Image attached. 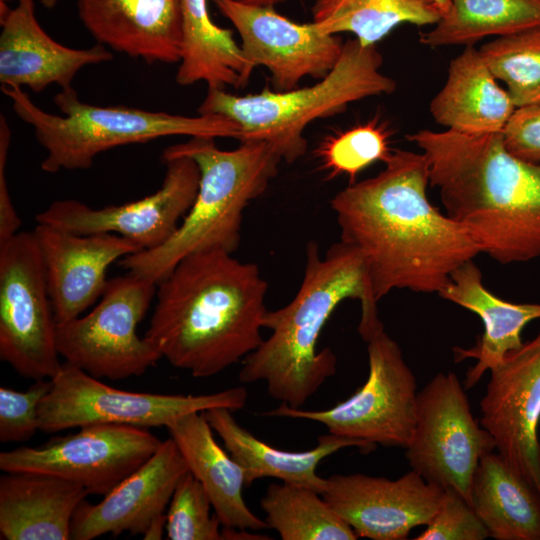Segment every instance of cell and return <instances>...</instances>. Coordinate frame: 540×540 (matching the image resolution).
Instances as JSON below:
<instances>
[{
    "instance_id": "cell-1",
    "label": "cell",
    "mask_w": 540,
    "mask_h": 540,
    "mask_svg": "<svg viewBox=\"0 0 540 540\" xmlns=\"http://www.w3.org/2000/svg\"><path fill=\"white\" fill-rule=\"evenodd\" d=\"M428 185L425 155L394 149L376 176L331 200L341 240L363 254L377 302L395 289L439 294L481 253L462 225L431 204Z\"/></svg>"
},
{
    "instance_id": "cell-2",
    "label": "cell",
    "mask_w": 540,
    "mask_h": 540,
    "mask_svg": "<svg viewBox=\"0 0 540 540\" xmlns=\"http://www.w3.org/2000/svg\"><path fill=\"white\" fill-rule=\"evenodd\" d=\"M267 289L255 263L224 250L193 253L157 284L144 337L174 367L214 376L263 342Z\"/></svg>"
},
{
    "instance_id": "cell-3",
    "label": "cell",
    "mask_w": 540,
    "mask_h": 540,
    "mask_svg": "<svg viewBox=\"0 0 540 540\" xmlns=\"http://www.w3.org/2000/svg\"><path fill=\"white\" fill-rule=\"evenodd\" d=\"M429 164L446 214L500 264L540 257V163L512 155L502 132L418 130L406 136Z\"/></svg>"
},
{
    "instance_id": "cell-4",
    "label": "cell",
    "mask_w": 540,
    "mask_h": 540,
    "mask_svg": "<svg viewBox=\"0 0 540 540\" xmlns=\"http://www.w3.org/2000/svg\"><path fill=\"white\" fill-rule=\"evenodd\" d=\"M305 262L296 295L284 307L266 311L263 328L271 335L245 357L238 376L245 384L264 381L272 398L293 408H301L336 372L335 354L329 348L318 350V340L340 303L359 300L358 332L364 341L384 328L358 248L340 240L322 256L318 243L310 241Z\"/></svg>"
},
{
    "instance_id": "cell-5",
    "label": "cell",
    "mask_w": 540,
    "mask_h": 540,
    "mask_svg": "<svg viewBox=\"0 0 540 540\" xmlns=\"http://www.w3.org/2000/svg\"><path fill=\"white\" fill-rule=\"evenodd\" d=\"M163 153L191 157L199 167L200 182L191 208L165 243L120 259L127 272L156 284L193 253L235 252L245 208L266 191L282 161L267 142L247 140L233 150H222L213 137H190Z\"/></svg>"
},
{
    "instance_id": "cell-6",
    "label": "cell",
    "mask_w": 540,
    "mask_h": 540,
    "mask_svg": "<svg viewBox=\"0 0 540 540\" xmlns=\"http://www.w3.org/2000/svg\"><path fill=\"white\" fill-rule=\"evenodd\" d=\"M12 109L33 130L47 155L41 169L47 173L82 170L102 152L129 144L147 143L167 136L234 138L242 140L240 126L215 114L184 116L126 106H98L82 102L73 87L61 89L54 103L62 115L38 107L20 87L1 86Z\"/></svg>"
},
{
    "instance_id": "cell-7",
    "label": "cell",
    "mask_w": 540,
    "mask_h": 540,
    "mask_svg": "<svg viewBox=\"0 0 540 540\" xmlns=\"http://www.w3.org/2000/svg\"><path fill=\"white\" fill-rule=\"evenodd\" d=\"M382 63L376 45L349 39L333 69L312 86L244 96L208 89L197 113L233 120L243 133L240 142H267L282 160L293 163L306 152L303 134L312 121L340 113L350 103L395 91L396 82L380 70Z\"/></svg>"
},
{
    "instance_id": "cell-8",
    "label": "cell",
    "mask_w": 540,
    "mask_h": 540,
    "mask_svg": "<svg viewBox=\"0 0 540 540\" xmlns=\"http://www.w3.org/2000/svg\"><path fill=\"white\" fill-rule=\"evenodd\" d=\"M51 381L39 407V430L45 433L98 423L166 427L192 412L217 407L240 410L248 397L243 386L200 395L126 391L106 385L67 362Z\"/></svg>"
},
{
    "instance_id": "cell-9",
    "label": "cell",
    "mask_w": 540,
    "mask_h": 540,
    "mask_svg": "<svg viewBox=\"0 0 540 540\" xmlns=\"http://www.w3.org/2000/svg\"><path fill=\"white\" fill-rule=\"evenodd\" d=\"M157 284L127 272L109 279L86 315L57 324V348L65 362L96 378L141 376L162 358L136 331L156 295Z\"/></svg>"
},
{
    "instance_id": "cell-10",
    "label": "cell",
    "mask_w": 540,
    "mask_h": 540,
    "mask_svg": "<svg viewBox=\"0 0 540 540\" xmlns=\"http://www.w3.org/2000/svg\"><path fill=\"white\" fill-rule=\"evenodd\" d=\"M365 342L368 377L352 396L328 409L305 410L282 403L264 414L318 422L331 434L375 448L377 444L406 448L415 425L416 378L384 328Z\"/></svg>"
},
{
    "instance_id": "cell-11",
    "label": "cell",
    "mask_w": 540,
    "mask_h": 540,
    "mask_svg": "<svg viewBox=\"0 0 540 540\" xmlns=\"http://www.w3.org/2000/svg\"><path fill=\"white\" fill-rule=\"evenodd\" d=\"M44 267L33 232L0 244V358L20 376L52 379L62 363Z\"/></svg>"
},
{
    "instance_id": "cell-12",
    "label": "cell",
    "mask_w": 540,
    "mask_h": 540,
    "mask_svg": "<svg viewBox=\"0 0 540 540\" xmlns=\"http://www.w3.org/2000/svg\"><path fill=\"white\" fill-rule=\"evenodd\" d=\"M405 456L412 470L468 501L482 457L495 450L490 433L474 418L464 385L452 372L436 374L418 392L415 425Z\"/></svg>"
},
{
    "instance_id": "cell-13",
    "label": "cell",
    "mask_w": 540,
    "mask_h": 540,
    "mask_svg": "<svg viewBox=\"0 0 540 540\" xmlns=\"http://www.w3.org/2000/svg\"><path fill=\"white\" fill-rule=\"evenodd\" d=\"M163 441L148 428L91 424L76 433L55 436L38 447L22 446L0 453V469L46 474L105 496L146 463Z\"/></svg>"
},
{
    "instance_id": "cell-14",
    "label": "cell",
    "mask_w": 540,
    "mask_h": 540,
    "mask_svg": "<svg viewBox=\"0 0 540 540\" xmlns=\"http://www.w3.org/2000/svg\"><path fill=\"white\" fill-rule=\"evenodd\" d=\"M162 160L166 164L165 176L153 194L100 209L74 199L57 200L39 212L35 220L79 235L117 234L142 250L157 248L179 227L200 182L199 167L191 157L162 153Z\"/></svg>"
},
{
    "instance_id": "cell-15",
    "label": "cell",
    "mask_w": 540,
    "mask_h": 540,
    "mask_svg": "<svg viewBox=\"0 0 540 540\" xmlns=\"http://www.w3.org/2000/svg\"><path fill=\"white\" fill-rule=\"evenodd\" d=\"M489 372L480 424L506 464L540 492V329Z\"/></svg>"
},
{
    "instance_id": "cell-16",
    "label": "cell",
    "mask_w": 540,
    "mask_h": 540,
    "mask_svg": "<svg viewBox=\"0 0 540 540\" xmlns=\"http://www.w3.org/2000/svg\"><path fill=\"white\" fill-rule=\"evenodd\" d=\"M236 28L241 48L254 68L265 67L275 91L297 88L305 77L322 79L338 62L344 43L311 23L300 24L238 0H211Z\"/></svg>"
},
{
    "instance_id": "cell-17",
    "label": "cell",
    "mask_w": 540,
    "mask_h": 540,
    "mask_svg": "<svg viewBox=\"0 0 540 540\" xmlns=\"http://www.w3.org/2000/svg\"><path fill=\"white\" fill-rule=\"evenodd\" d=\"M323 498L354 530L372 540H404L438 510L444 488L414 470L391 480L362 473L326 478Z\"/></svg>"
},
{
    "instance_id": "cell-18",
    "label": "cell",
    "mask_w": 540,
    "mask_h": 540,
    "mask_svg": "<svg viewBox=\"0 0 540 540\" xmlns=\"http://www.w3.org/2000/svg\"><path fill=\"white\" fill-rule=\"evenodd\" d=\"M40 251L57 324L81 316L104 293L108 267L142 250L113 233L75 234L38 224L32 231Z\"/></svg>"
},
{
    "instance_id": "cell-19",
    "label": "cell",
    "mask_w": 540,
    "mask_h": 540,
    "mask_svg": "<svg viewBox=\"0 0 540 540\" xmlns=\"http://www.w3.org/2000/svg\"><path fill=\"white\" fill-rule=\"evenodd\" d=\"M189 471L170 437L140 468L117 484L96 504L83 501L71 525V539L91 540L110 533L142 534L166 514L173 492Z\"/></svg>"
},
{
    "instance_id": "cell-20",
    "label": "cell",
    "mask_w": 540,
    "mask_h": 540,
    "mask_svg": "<svg viewBox=\"0 0 540 540\" xmlns=\"http://www.w3.org/2000/svg\"><path fill=\"white\" fill-rule=\"evenodd\" d=\"M0 24L1 86L27 87L35 93L52 84L65 89L83 67L113 59L99 43L75 49L55 41L39 24L34 0H17L0 15Z\"/></svg>"
},
{
    "instance_id": "cell-21",
    "label": "cell",
    "mask_w": 540,
    "mask_h": 540,
    "mask_svg": "<svg viewBox=\"0 0 540 540\" xmlns=\"http://www.w3.org/2000/svg\"><path fill=\"white\" fill-rule=\"evenodd\" d=\"M78 16L97 43L146 63H178L182 0H77Z\"/></svg>"
},
{
    "instance_id": "cell-22",
    "label": "cell",
    "mask_w": 540,
    "mask_h": 540,
    "mask_svg": "<svg viewBox=\"0 0 540 540\" xmlns=\"http://www.w3.org/2000/svg\"><path fill=\"white\" fill-rule=\"evenodd\" d=\"M482 273L467 261L451 275L449 283L438 294L479 316L484 332L471 348H453L456 362L471 358L476 363L467 373L465 389L474 387L503 357L522 344V331L533 320L540 319V303H513L490 292L483 284Z\"/></svg>"
},
{
    "instance_id": "cell-23",
    "label": "cell",
    "mask_w": 540,
    "mask_h": 540,
    "mask_svg": "<svg viewBox=\"0 0 540 540\" xmlns=\"http://www.w3.org/2000/svg\"><path fill=\"white\" fill-rule=\"evenodd\" d=\"M89 495L64 478L6 472L0 478V535L5 540H69L78 506Z\"/></svg>"
},
{
    "instance_id": "cell-24",
    "label": "cell",
    "mask_w": 540,
    "mask_h": 540,
    "mask_svg": "<svg viewBox=\"0 0 540 540\" xmlns=\"http://www.w3.org/2000/svg\"><path fill=\"white\" fill-rule=\"evenodd\" d=\"M203 413L213 431L223 440L226 450L243 468L246 487L260 478L272 477L322 495L326 478L317 474V467L323 459L347 447H357L365 452L375 449L368 443L328 433L320 436L318 444L310 450H281L243 428L227 408H212Z\"/></svg>"
},
{
    "instance_id": "cell-25",
    "label": "cell",
    "mask_w": 540,
    "mask_h": 540,
    "mask_svg": "<svg viewBox=\"0 0 540 540\" xmlns=\"http://www.w3.org/2000/svg\"><path fill=\"white\" fill-rule=\"evenodd\" d=\"M186 461L189 472L209 496L222 527L242 530L267 529L247 506L243 468L214 439L213 429L203 412L180 416L166 426Z\"/></svg>"
},
{
    "instance_id": "cell-26",
    "label": "cell",
    "mask_w": 540,
    "mask_h": 540,
    "mask_svg": "<svg viewBox=\"0 0 540 540\" xmlns=\"http://www.w3.org/2000/svg\"><path fill=\"white\" fill-rule=\"evenodd\" d=\"M515 109L474 45L450 61L446 81L429 104L437 123L465 134L502 132Z\"/></svg>"
},
{
    "instance_id": "cell-27",
    "label": "cell",
    "mask_w": 540,
    "mask_h": 540,
    "mask_svg": "<svg viewBox=\"0 0 540 540\" xmlns=\"http://www.w3.org/2000/svg\"><path fill=\"white\" fill-rule=\"evenodd\" d=\"M468 502L496 540H540V492L497 452L482 457Z\"/></svg>"
},
{
    "instance_id": "cell-28",
    "label": "cell",
    "mask_w": 540,
    "mask_h": 540,
    "mask_svg": "<svg viewBox=\"0 0 540 540\" xmlns=\"http://www.w3.org/2000/svg\"><path fill=\"white\" fill-rule=\"evenodd\" d=\"M176 73L181 86L205 82L208 89L243 88L254 67L230 29L210 18L207 0H182V42Z\"/></svg>"
},
{
    "instance_id": "cell-29",
    "label": "cell",
    "mask_w": 540,
    "mask_h": 540,
    "mask_svg": "<svg viewBox=\"0 0 540 540\" xmlns=\"http://www.w3.org/2000/svg\"><path fill=\"white\" fill-rule=\"evenodd\" d=\"M442 17L434 0H315L312 22L323 33L348 32L376 45L403 23L435 25Z\"/></svg>"
},
{
    "instance_id": "cell-30",
    "label": "cell",
    "mask_w": 540,
    "mask_h": 540,
    "mask_svg": "<svg viewBox=\"0 0 540 540\" xmlns=\"http://www.w3.org/2000/svg\"><path fill=\"white\" fill-rule=\"evenodd\" d=\"M540 27V0H451L434 28L420 33L431 48L471 46L489 36L502 37Z\"/></svg>"
},
{
    "instance_id": "cell-31",
    "label": "cell",
    "mask_w": 540,
    "mask_h": 540,
    "mask_svg": "<svg viewBox=\"0 0 540 540\" xmlns=\"http://www.w3.org/2000/svg\"><path fill=\"white\" fill-rule=\"evenodd\" d=\"M260 506L282 540H355L354 530L315 490L282 482L268 486Z\"/></svg>"
},
{
    "instance_id": "cell-32",
    "label": "cell",
    "mask_w": 540,
    "mask_h": 540,
    "mask_svg": "<svg viewBox=\"0 0 540 540\" xmlns=\"http://www.w3.org/2000/svg\"><path fill=\"white\" fill-rule=\"evenodd\" d=\"M479 52L516 108L540 102V27L497 37Z\"/></svg>"
},
{
    "instance_id": "cell-33",
    "label": "cell",
    "mask_w": 540,
    "mask_h": 540,
    "mask_svg": "<svg viewBox=\"0 0 540 540\" xmlns=\"http://www.w3.org/2000/svg\"><path fill=\"white\" fill-rule=\"evenodd\" d=\"M393 150L390 132L372 120L327 137L317 154L330 177L345 175L352 184L357 175L371 164L385 163Z\"/></svg>"
},
{
    "instance_id": "cell-34",
    "label": "cell",
    "mask_w": 540,
    "mask_h": 540,
    "mask_svg": "<svg viewBox=\"0 0 540 540\" xmlns=\"http://www.w3.org/2000/svg\"><path fill=\"white\" fill-rule=\"evenodd\" d=\"M211 501L201 483L187 472L178 482L166 516L170 540H223L222 525L210 515Z\"/></svg>"
},
{
    "instance_id": "cell-35",
    "label": "cell",
    "mask_w": 540,
    "mask_h": 540,
    "mask_svg": "<svg viewBox=\"0 0 540 540\" xmlns=\"http://www.w3.org/2000/svg\"><path fill=\"white\" fill-rule=\"evenodd\" d=\"M51 387V379L35 381L25 391L1 386V442H24L29 440L39 430V407Z\"/></svg>"
},
{
    "instance_id": "cell-36",
    "label": "cell",
    "mask_w": 540,
    "mask_h": 540,
    "mask_svg": "<svg viewBox=\"0 0 540 540\" xmlns=\"http://www.w3.org/2000/svg\"><path fill=\"white\" fill-rule=\"evenodd\" d=\"M416 540H483L489 533L467 499L452 487Z\"/></svg>"
},
{
    "instance_id": "cell-37",
    "label": "cell",
    "mask_w": 540,
    "mask_h": 540,
    "mask_svg": "<svg viewBox=\"0 0 540 540\" xmlns=\"http://www.w3.org/2000/svg\"><path fill=\"white\" fill-rule=\"evenodd\" d=\"M502 137L512 155L540 163V102L516 108L502 131Z\"/></svg>"
},
{
    "instance_id": "cell-38",
    "label": "cell",
    "mask_w": 540,
    "mask_h": 540,
    "mask_svg": "<svg viewBox=\"0 0 540 540\" xmlns=\"http://www.w3.org/2000/svg\"><path fill=\"white\" fill-rule=\"evenodd\" d=\"M11 143V130L6 117L0 116V244L19 232L21 219L9 193L6 179V164Z\"/></svg>"
},
{
    "instance_id": "cell-39",
    "label": "cell",
    "mask_w": 540,
    "mask_h": 540,
    "mask_svg": "<svg viewBox=\"0 0 540 540\" xmlns=\"http://www.w3.org/2000/svg\"><path fill=\"white\" fill-rule=\"evenodd\" d=\"M242 3L259 6V7H274L275 5L284 2L285 0H238Z\"/></svg>"
},
{
    "instance_id": "cell-40",
    "label": "cell",
    "mask_w": 540,
    "mask_h": 540,
    "mask_svg": "<svg viewBox=\"0 0 540 540\" xmlns=\"http://www.w3.org/2000/svg\"><path fill=\"white\" fill-rule=\"evenodd\" d=\"M441 11L442 16L445 15L451 7V0H434Z\"/></svg>"
},
{
    "instance_id": "cell-41",
    "label": "cell",
    "mask_w": 540,
    "mask_h": 540,
    "mask_svg": "<svg viewBox=\"0 0 540 540\" xmlns=\"http://www.w3.org/2000/svg\"><path fill=\"white\" fill-rule=\"evenodd\" d=\"M58 0H40L41 4L46 8H53Z\"/></svg>"
},
{
    "instance_id": "cell-42",
    "label": "cell",
    "mask_w": 540,
    "mask_h": 540,
    "mask_svg": "<svg viewBox=\"0 0 540 540\" xmlns=\"http://www.w3.org/2000/svg\"><path fill=\"white\" fill-rule=\"evenodd\" d=\"M539 461H540V441H539Z\"/></svg>"
}]
</instances>
